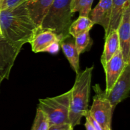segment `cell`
<instances>
[{"mask_svg":"<svg viewBox=\"0 0 130 130\" xmlns=\"http://www.w3.org/2000/svg\"><path fill=\"white\" fill-rule=\"evenodd\" d=\"M26 2L13 8L0 10L1 36L20 51L39 30L30 17Z\"/></svg>","mask_w":130,"mask_h":130,"instance_id":"6da1fadb","label":"cell"},{"mask_svg":"<svg viewBox=\"0 0 130 130\" xmlns=\"http://www.w3.org/2000/svg\"><path fill=\"white\" fill-rule=\"evenodd\" d=\"M94 67H87L76 74V81L71 89L69 123L73 128L81 123L83 117L89 111L91 77Z\"/></svg>","mask_w":130,"mask_h":130,"instance_id":"7a4b0ae2","label":"cell"},{"mask_svg":"<svg viewBox=\"0 0 130 130\" xmlns=\"http://www.w3.org/2000/svg\"><path fill=\"white\" fill-rule=\"evenodd\" d=\"M71 3V0H54L43 17L39 29L52 31L60 41L70 36L69 29L73 14Z\"/></svg>","mask_w":130,"mask_h":130,"instance_id":"3957f363","label":"cell"},{"mask_svg":"<svg viewBox=\"0 0 130 130\" xmlns=\"http://www.w3.org/2000/svg\"><path fill=\"white\" fill-rule=\"evenodd\" d=\"M71 89L65 93L51 98L39 99L38 109L46 115L50 126L69 123Z\"/></svg>","mask_w":130,"mask_h":130,"instance_id":"277c9868","label":"cell"},{"mask_svg":"<svg viewBox=\"0 0 130 130\" xmlns=\"http://www.w3.org/2000/svg\"><path fill=\"white\" fill-rule=\"evenodd\" d=\"M96 95L89 110L91 116L104 130L112 129V118L114 109L110 102L103 95L102 90L98 85L93 87Z\"/></svg>","mask_w":130,"mask_h":130,"instance_id":"5b68a950","label":"cell"},{"mask_svg":"<svg viewBox=\"0 0 130 130\" xmlns=\"http://www.w3.org/2000/svg\"><path fill=\"white\" fill-rule=\"evenodd\" d=\"M130 90V63L126 65L120 76L107 93L102 91L103 95L110 102L112 107H116L129 96Z\"/></svg>","mask_w":130,"mask_h":130,"instance_id":"8992f818","label":"cell"},{"mask_svg":"<svg viewBox=\"0 0 130 130\" xmlns=\"http://www.w3.org/2000/svg\"><path fill=\"white\" fill-rule=\"evenodd\" d=\"M119 48L126 64L130 63V3L127 4L118 29Z\"/></svg>","mask_w":130,"mask_h":130,"instance_id":"52a82bcc","label":"cell"},{"mask_svg":"<svg viewBox=\"0 0 130 130\" xmlns=\"http://www.w3.org/2000/svg\"><path fill=\"white\" fill-rule=\"evenodd\" d=\"M20 50L7 39L0 36V73L5 79H8L12 67Z\"/></svg>","mask_w":130,"mask_h":130,"instance_id":"ba28073f","label":"cell"},{"mask_svg":"<svg viewBox=\"0 0 130 130\" xmlns=\"http://www.w3.org/2000/svg\"><path fill=\"white\" fill-rule=\"evenodd\" d=\"M126 65L119 48L114 56L103 66L106 78V88L104 92L107 93L110 91L120 76Z\"/></svg>","mask_w":130,"mask_h":130,"instance_id":"9c48e42d","label":"cell"},{"mask_svg":"<svg viewBox=\"0 0 130 130\" xmlns=\"http://www.w3.org/2000/svg\"><path fill=\"white\" fill-rule=\"evenodd\" d=\"M112 0H100L95 8L91 10L89 18L95 24L102 25L106 34L109 28Z\"/></svg>","mask_w":130,"mask_h":130,"instance_id":"30bf717a","label":"cell"},{"mask_svg":"<svg viewBox=\"0 0 130 130\" xmlns=\"http://www.w3.org/2000/svg\"><path fill=\"white\" fill-rule=\"evenodd\" d=\"M57 41H60L57 36L52 31L39 29L30 42L32 50L34 53L44 52L48 46Z\"/></svg>","mask_w":130,"mask_h":130,"instance_id":"8fae6325","label":"cell"},{"mask_svg":"<svg viewBox=\"0 0 130 130\" xmlns=\"http://www.w3.org/2000/svg\"><path fill=\"white\" fill-rule=\"evenodd\" d=\"M54 0H27V6L33 21L40 27L42 20Z\"/></svg>","mask_w":130,"mask_h":130,"instance_id":"7c38bea8","label":"cell"},{"mask_svg":"<svg viewBox=\"0 0 130 130\" xmlns=\"http://www.w3.org/2000/svg\"><path fill=\"white\" fill-rule=\"evenodd\" d=\"M60 47L76 74L79 72V54L75 44L74 38L71 36L63 39L60 43Z\"/></svg>","mask_w":130,"mask_h":130,"instance_id":"4fadbf2b","label":"cell"},{"mask_svg":"<svg viewBox=\"0 0 130 130\" xmlns=\"http://www.w3.org/2000/svg\"><path fill=\"white\" fill-rule=\"evenodd\" d=\"M119 48V42L118 32L117 30H112L105 36L104 52L101 57V62L103 66L114 56Z\"/></svg>","mask_w":130,"mask_h":130,"instance_id":"5bb4252c","label":"cell"},{"mask_svg":"<svg viewBox=\"0 0 130 130\" xmlns=\"http://www.w3.org/2000/svg\"><path fill=\"white\" fill-rule=\"evenodd\" d=\"M129 3H130V0H112L110 22L108 30L106 34H105V36H107L112 30H117L126 6Z\"/></svg>","mask_w":130,"mask_h":130,"instance_id":"9a60e30c","label":"cell"},{"mask_svg":"<svg viewBox=\"0 0 130 130\" xmlns=\"http://www.w3.org/2000/svg\"><path fill=\"white\" fill-rule=\"evenodd\" d=\"M95 25L89 17L79 16L74 22L71 23L69 29V33L74 38L85 32L90 30Z\"/></svg>","mask_w":130,"mask_h":130,"instance_id":"2e32d148","label":"cell"},{"mask_svg":"<svg viewBox=\"0 0 130 130\" xmlns=\"http://www.w3.org/2000/svg\"><path fill=\"white\" fill-rule=\"evenodd\" d=\"M93 0H71V9L72 13L79 12V16L89 17Z\"/></svg>","mask_w":130,"mask_h":130,"instance_id":"e0dca14e","label":"cell"},{"mask_svg":"<svg viewBox=\"0 0 130 130\" xmlns=\"http://www.w3.org/2000/svg\"><path fill=\"white\" fill-rule=\"evenodd\" d=\"M74 41L79 55L88 50L92 44V40L90 35V30L85 32L76 37L74 38Z\"/></svg>","mask_w":130,"mask_h":130,"instance_id":"ac0fdd59","label":"cell"},{"mask_svg":"<svg viewBox=\"0 0 130 130\" xmlns=\"http://www.w3.org/2000/svg\"><path fill=\"white\" fill-rule=\"evenodd\" d=\"M49 122L45 114L39 109H37L36 114L31 130H48Z\"/></svg>","mask_w":130,"mask_h":130,"instance_id":"d6986e66","label":"cell"},{"mask_svg":"<svg viewBox=\"0 0 130 130\" xmlns=\"http://www.w3.org/2000/svg\"><path fill=\"white\" fill-rule=\"evenodd\" d=\"M27 1V0H3L0 5V10L13 8Z\"/></svg>","mask_w":130,"mask_h":130,"instance_id":"ffe728a7","label":"cell"},{"mask_svg":"<svg viewBox=\"0 0 130 130\" xmlns=\"http://www.w3.org/2000/svg\"><path fill=\"white\" fill-rule=\"evenodd\" d=\"M60 42L57 41L51 44L50 46H48L45 50L44 52H48L52 54H57L60 50Z\"/></svg>","mask_w":130,"mask_h":130,"instance_id":"44dd1931","label":"cell"},{"mask_svg":"<svg viewBox=\"0 0 130 130\" xmlns=\"http://www.w3.org/2000/svg\"><path fill=\"white\" fill-rule=\"evenodd\" d=\"M48 130H74V128L70 124H63L51 126Z\"/></svg>","mask_w":130,"mask_h":130,"instance_id":"7402d4cb","label":"cell"},{"mask_svg":"<svg viewBox=\"0 0 130 130\" xmlns=\"http://www.w3.org/2000/svg\"><path fill=\"white\" fill-rule=\"evenodd\" d=\"M85 126L86 130H96L95 128H94L93 125L91 124V122L88 120V119H86V123L85 124Z\"/></svg>","mask_w":130,"mask_h":130,"instance_id":"603a6c76","label":"cell"},{"mask_svg":"<svg viewBox=\"0 0 130 130\" xmlns=\"http://www.w3.org/2000/svg\"><path fill=\"white\" fill-rule=\"evenodd\" d=\"M4 79H5V78H4L3 76L2 75H1V74L0 73V86H1V83L3 82V81Z\"/></svg>","mask_w":130,"mask_h":130,"instance_id":"cb8c5ba5","label":"cell"},{"mask_svg":"<svg viewBox=\"0 0 130 130\" xmlns=\"http://www.w3.org/2000/svg\"><path fill=\"white\" fill-rule=\"evenodd\" d=\"M2 1H3V0H0V5H1V3H2Z\"/></svg>","mask_w":130,"mask_h":130,"instance_id":"d4e9b609","label":"cell"},{"mask_svg":"<svg viewBox=\"0 0 130 130\" xmlns=\"http://www.w3.org/2000/svg\"><path fill=\"white\" fill-rule=\"evenodd\" d=\"M1 36V29H0V36Z\"/></svg>","mask_w":130,"mask_h":130,"instance_id":"484cf974","label":"cell"}]
</instances>
